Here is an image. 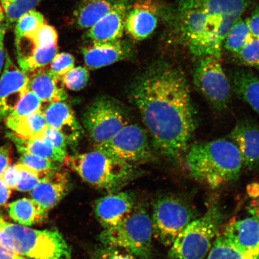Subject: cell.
Wrapping results in <instances>:
<instances>
[{
    "label": "cell",
    "mask_w": 259,
    "mask_h": 259,
    "mask_svg": "<svg viewBox=\"0 0 259 259\" xmlns=\"http://www.w3.org/2000/svg\"><path fill=\"white\" fill-rule=\"evenodd\" d=\"M131 97L155 150L172 163L182 160L198 125L183 71L167 63L154 64L133 85Z\"/></svg>",
    "instance_id": "1"
},
{
    "label": "cell",
    "mask_w": 259,
    "mask_h": 259,
    "mask_svg": "<svg viewBox=\"0 0 259 259\" xmlns=\"http://www.w3.org/2000/svg\"><path fill=\"white\" fill-rule=\"evenodd\" d=\"M183 160L190 177L211 188L238 179L243 169L237 147L225 139L191 145Z\"/></svg>",
    "instance_id": "2"
},
{
    "label": "cell",
    "mask_w": 259,
    "mask_h": 259,
    "mask_svg": "<svg viewBox=\"0 0 259 259\" xmlns=\"http://www.w3.org/2000/svg\"><path fill=\"white\" fill-rule=\"evenodd\" d=\"M0 242L15 254L31 259H71L72 251L62 235L36 230L0 218Z\"/></svg>",
    "instance_id": "3"
},
{
    "label": "cell",
    "mask_w": 259,
    "mask_h": 259,
    "mask_svg": "<svg viewBox=\"0 0 259 259\" xmlns=\"http://www.w3.org/2000/svg\"><path fill=\"white\" fill-rule=\"evenodd\" d=\"M64 163L85 182L109 193L119 192L136 176L134 165L95 150L67 156Z\"/></svg>",
    "instance_id": "4"
},
{
    "label": "cell",
    "mask_w": 259,
    "mask_h": 259,
    "mask_svg": "<svg viewBox=\"0 0 259 259\" xmlns=\"http://www.w3.org/2000/svg\"><path fill=\"white\" fill-rule=\"evenodd\" d=\"M223 220L221 208L212 204L178 235L170 246L167 259H206Z\"/></svg>",
    "instance_id": "5"
},
{
    "label": "cell",
    "mask_w": 259,
    "mask_h": 259,
    "mask_svg": "<svg viewBox=\"0 0 259 259\" xmlns=\"http://www.w3.org/2000/svg\"><path fill=\"white\" fill-rule=\"evenodd\" d=\"M153 226L143 206H136L124 221L113 228L104 229L99 236L103 245L122 249L140 259L153 254Z\"/></svg>",
    "instance_id": "6"
},
{
    "label": "cell",
    "mask_w": 259,
    "mask_h": 259,
    "mask_svg": "<svg viewBox=\"0 0 259 259\" xmlns=\"http://www.w3.org/2000/svg\"><path fill=\"white\" fill-rule=\"evenodd\" d=\"M208 15L202 0H181L178 22L181 37L197 57L213 56L220 60L222 44L208 30Z\"/></svg>",
    "instance_id": "7"
},
{
    "label": "cell",
    "mask_w": 259,
    "mask_h": 259,
    "mask_svg": "<svg viewBox=\"0 0 259 259\" xmlns=\"http://www.w3.org/2000/svg\"><path fill=\"white\" fill-rule=\"evenodd\" d=\"M196 219L195 212L180 197L166 196L154 203L151 221L153 235L161 244L170 247L178 235Z\"/></svg>",
    "instance_id": "8"
},
{
    "label": "cell",
    "mask_w": 259,
    "mask_h": 259,
    "mask_svg": "<svg viewBox=\"0 0 259 259\" xmlns=\"http://www.w3.org/2000/svg\"><path fill=\"white\" fill-rule=\"evenodd\" d=\"M83 127L95 145L109 140L129 124L124 109L111 97H100L83 112Z\"/></svg>",
    "instance_id": "9"
},
{
    "label": "cell",
    "mask_w": 259,
    "mask_h": 259,
    "mask_svg": "<svg viewBox=\"0 0 259 259\" xmlns=\"http://www.w3.org/2000/svg\"><path fill=\"white\" fill-rule=\"evenodd\" d=\"M200 58L194 68V85L213 108L225 111L231 100V82L219 58L209 56Z\"/></svg>",
    "instance_id": "10"
},
{
    "label": "cell",
    "mask_w": 259,
    "mask_h": 259,
    "mask_svg": "<svg viewBox=\"0 0 259 259\" xmlns=\"http://www.w3.org/2000/svg\"><path fill=\"white\" fill-rule=\"evenodd\" d=\"M95 150L131 164L142 163L154 158L147 132L137 124H127Z\"/></svg>",
    "instance_id": "11"
},
{
    "label": "cell",
    "mask_w": 259,
    "mask_h": 259,
    "mask_svg": "<svg viewBox=\"0 0 259 259\" xmlns=\"http://www.w3.org/2000/svg\"><path fill=\"white\" fill-rule=\"evenodd\" d=\"M28 85L27 74L16 66L6 53L5 69L0 78V121L14 111L27 92Z\"/></svg>",
    "instance_id": "12"
},
{
    "label": "cell",
    "mask_w": 259,
    "mask_h": 259,
    "mask_svg": "<svg viewBox=\"0 0 259 259\" xmlns=\"http://www.w3.org/2000/svg\"><path fill=\"white\" fill-rule=\"evenodd\" d=\"M135 206V199L132 193L118 192L97 199L95 212L100 225L104 229H108L124 221Z\"/></svg>",
    "instance_id": "13"
},
{
    "label": "cell",
    "mask_w": 259,
    "mask_h": 259,
    "mask_svg": "<svg viewBox=\"0 0 259 259\" xmlns=\"http://www.w3.org/2000/svg\"><path fill=\"white\" fill-rule=\"evenodd\" d=\"M228 137L240 153L243 167L248 170L259 168V126L250 119H241Z\"/></svg>",
    "instance_id": "14"
},
{
    "label": "cell",
    "mask_w": 259,
    "mask_h": 259,
    "mask_svg": "<svg viewBox=\"0 0 259 259\" xmlns=\"http://www.w3.org/2000/svg\"><path fill=\"white\" fill-rule=\"evenodd\" d=\"M158 8L153 0H138L130 6L125 30L137 40L145 39L153 33L158 23Z\"/></svg>",
    "instance_id": "15"
},
{
    "label": "cell",
    "mask_w": 259,
    "mask_h": 259,
    "mask_svg": "<svg viewBox=\"0 0 259 259\" xmlns=\"http://www.w3.org/2000/svg\"><path fill=\"white\" fill-rule=\"evenodd\" d=\"M130 0H121L111 11L91 27L87 36L93 44L110 43L121 40L125 30Z\"/></svg>",
    "instance_id": "16"
},
{
    "label": "cell",
    "mask_w": 259,
    "mask_h": 259,
    "mask_svg": "<svg viewBox=\"0 0 259 259\" xmlns=\"http://www.w3.org/2000/svg\"><path fill=\"white\" fill-rule=\"evenodd\" d=\"M221 235L238 250L259 255V220L255 217L230 223Z\"/></svg>",
    "instance_id": "17"
},
{
    "label": "cell",
    "mask_w": 259,
    "mask_h": 259,
    "mask_svg": "<svg viewBox=\"0 0 259 259\" xmlns=\"http://www.w3.org/2000/svg\"><path fill=\"white\" fill-rule=\"evenodd\" d=\"M69 189V178L66 174L57 170L43 178L31 191V199L48 211L61 201Z\"/></svg>",
    "instance_id": "18"
},
{
    "label": "cell",
    "mask_w": 259,
    "mask_h": 259,
    "mask_svg": "<svg viewBox=\"0 0 259 259\" xmlns=\"http://www.w3.org/2000/svg\"><path fill=\"white\" fill-rule=\"evenodd\" d=\"M85 65L90 69L109 66L131 56V49L121 40L110 43L93 44L82 50Z\"/></svg>",
    "instance_id": "19"
},
{
    "label": "cell",
    "mask_w": 259,
    "mask_h": 259,
    "mask_svg": "<svg viewBox=\"0 0 259 259\" xmlns=\"http://www.w3.org/2000/svg\"><path fill=\"white\" fill-rule=\"evenodd\" d=\"M49 127L60 131L66 138L67 143L78 140L82 128L72 108L63 101L50 103L42 111Z\"/></svg>",
    "instance_id": "20"
},
{
    "label": "cell",
    "mask_w": 259,
    "mask_h": 259,
    "mask_svg": "<svg viewBox=\"0 0 259 259\" xmlns=\"http://www.w3.org/2000/svg\"><path fill=\"white\" fill-rule=\"evenodd\" d=\"M27 74L28 90L34 93L42 103L61 102L67 99L66 92L60 85L61 80L55 76L50 69L43 68Z\"/></svg>",
    "instance_id": "21"
},
{
    "label": "cell",
    "mask_w": 259,
    "mask_h": 259,
    "mask_svg": "<svg viewBox=\"0 0 259 259\" xmlns=\"http://www.w3.org/2000/svg\"><path fill=\"white\" fill-rule=\"evenodd\" d=\"M202 3L208 14L222 18L220 38L223 44L226 35L247 8V0H202Z\"/></svg>",
    "instance_id": "22"
},
{
    "label": "cell",
    "mask_w": 259,
    "mask_h": 259,
    "mask_svg": "<svg viewBox=\"0 0 259 259\" xmlns=\"http://www.w3.org/2000/svg\"><path fill=\"white\" fill-rule=\"evenodd\" d=\"M232 92L259 115V77L250 71L237 69L230 75Z\"/></svg>",
    "instance_id": "23"
},
{
    "label": "cell",
    "mask_w": 259,
    "mask_h": 259,
    "mask_svg": "<svg viewBox=\"0 0 259 259\" xmlns=\"http://www.w3.org/2000/svg\"><path fill=\"white\" fill-rule=\"evenodd\" d=\"M8 137L14 142L20 153L35 155L58 163H63L67 156V153L57 150L43 137L27 140L16 137L13 133L8 134Z\"/></svg>",
    "instance_id": "24"
},
{
    "label": "cell",
    "mask_w": 259,
    "mask_h": 259,
    "mask_svg": "<svg viewBox=\"0 0 259 259\" xmlns=\"http://www.w3.org/2000/svg\"><path fill=\"white\" fill-rule=\"evenodd\" d=\"M5 121L16 137L27 140L43 137L45 130L48 127L41 110L24 117H8Z\"/></svg>",
    "instance_id": "25"
},
{
    "label": "cell",
    "mask_w": 259,
    "mask_h": 259,
    "mask_svg": "<svg viewBox=\"0 0 259 259\" xmlns=\"http://www.w3.org/2000/svg\"><path fill=\"white\" fill-rule=\"evenodd\" d=\"M8 211L12 219L22 226L37 224L48 215L47 210L32 199L27 198L18 199L10 204Z\"/></svg>",
    "instance_id": "26"
},
{
    "label": "cell",
    "mask_w": 259,
    "mask_h": 259,
    "mask_svg": "<svg viewBox=\"0 0 259 259\" xmlns=\"http://www.w3.org/2000/svg\"><path fill=\"white\" fill-rule=\"evenodd\" d=\"M121 0H87L75 15L76 23L81 28L90 29L115 7Z\"/></svg>",
    "instance_id": "27"
},
{
    "label": "cell",
    "mask_w": 259,
    "mask_h": 259,
    "mask_svg": "<svg viewBox=\"0 0 259 259\" xmlns=\"http://www.w3.org/2000/svg\"><path fill=\"white\" fill-rule=\"evenodd\" d=\"M58 47L34 49L28 56L18 59L20 69L25 73L43 69L50 64L57 54Z\"/></svg>",
    "instance_id": "28"
},
{
    "label": "cell",
    "mask_w": 259,
    "mask_h": 259,
    "mask_svg": "<svg viewBox=\"0 0 259 259\" xmlns=\"http://www.w3.org/2000/svg\"><path fill=\"white\" fill-rule=\"evenodd\" d=\"M206 259H259V255L248 254L239 250L222 235H218Z\"/></svg>",
    "instance_id": "29"
},
{
    "label": "cell",
    "mask_w": 259,
    "mask_h": 259,
    "mask_svg": "<svg viewBox=\"0 0 259 259\" xmlns=\"http://www.w3.org/2000/svg\"><path fill=\"white\" fill-rule=\"evenodd\" d=\"M43 0H0L7 27L15 23L25 13L34 10Z\"/></svg>",
    "instance_id": "30"
},
{
    "label": "cell",
    "mask_w": 259,
    "mask_h": 259,
    "mask_svg": "<svg viewBox=\"0 0 259 259\" xmlns=\"http://www.w3.org/2000/svg\"><path fill=\"white\" fill-rule=\"evenodd\" d=\"M46 23L44 15L35 9L25 13L16 22L15 41L22 37L34 33Z\"/></svg>",
    "instance_id": "31"
},
{
    "label": "cell",
    "mask_w": 259,
    "mask_h": 259,
    "mask_svg": "<svg viewBox=\"0 0 259 259\" xmlns=\"http://www.w3.org/2000/svg\"><path fill=\"white\" fill-rule=\"evenodd\" d=\"M251 32L248 20H239L229 32L225 38V47L231 53L238 54L244 46Z\"/></svg>",
    "instance_id": "32"
},
{
    "label": "cell",
    "mask_w": 259,
    "mask_h": 259,
    "mask_svg": "<svg viewBox=\"0 0 259 259\" xmlns=\"http://www.w3.org/2000/svg\"><path fill=\"white\" fill-rule=\"evenodd\" d=\"M18 163L24 165L30 169L36 171L42 176L58 170V163L27 153H21Z\"/></svg>",
    "instance_id": "33"
},
{
    "label": "cell",
    "mask_w": 259,
    "mask_h": 259,
    "mask_svg": "<svg viewBox=\"0 0 259 259\" xmlns=\"http://www.w3.org/2000/svg\"><path fill=\"white\" fill-rule=\"evenodd\" d=\"M42 102L34 93L28 90L8 117L19 118L30 115L41 110ZM7 117V118H8Z\"/></svg>",
    "instance_id": "34"
},
{
    "label": "cell",
    "mask_w": 259,
    "mask_h": 259,
    "mask_svg": "<svg viewBox=\"0 0 259 259\" xmlns=\"http://www.w3.org/2000/svg\"><path fill=\"white\" fill-rule=\"evenodd\" d=\"M236 54L241 64L259 69V38L251 34L244 46Z\"/></svg>",
    "instance_id": "35"
},
{
    "label": "cell",
    "mask_w": 259,
    "mask_h": 259,
    "mask_svg": "<svg viewBox=\"0 0 259 259\" xmlns=\"http://www.w3.org/2000/svg\"><path fill=\"white\" fill-rule=\"evenodd\" d=\"M90 78L89 70L85 67H73L62 77L61 81L66 88L78 92L87 85Z\"/></svg>",
    "instance_id": "36"
},
{
    "label": "cell",
    "mask_w": 259,
    "mask_h": 259,
    "mask_svg": "<svg viewBox=\"0 0 259 259\" xmlns=\"http://www.w3.org/2000/svg\"><path fill=\"white\" fill-rule=\"evenodd\" d=\"M19 170V181L15 189L21 192H31L36 187L45 177L24 165L16 164Z\"/></svg>",
    "instance_id": "37"
},
{
    "label": "cell",
    "mask_w": 259,
    "mask_h": 259,
    "mask_svg": "<svg viewBox=\"0 0 259 259\" xmlns=\"http://www.w3.org/2000/svg\"><path fill=\"white\" fill-rule=\"evenodd\" d=\"M74 67V58L69 53L57 54L50 64V72L61 80L62 77Z\"/></svg>",
    "instance_id": "38"
},
{
    "label": "cell",
    "mask_w": 259,
    "mask_h": 259,
    "mask_svg": "<svg viewBox=\"0 0 259 259\" xmlns=\"http://www.w3.org/2000/svg\"><path fill=\"white\" fill-rule=\"evenodd\" d=\"M94 259H135L134 255L122 249L109 247H103L97 249Z\"/></svg>",
    "instance_id": "39"
},
{
    "label": "cell",
    "mask_w": 259,
    "mask_h": 259,
    "mask_svg": "<svg viewBox=\"0 0 259 259\" xmlns=\"http://www.w3.org/2000/svg\"><path fill=\"white\" fill-rule=\"evenodd\" d=\"M43 137L48 139L57 150L67 153L68 143L66 138L60 131L48 126L45 130Z\"/></svg>",
    "instance_id": "40"
},
{
    "label": "cell",
    "mask_w": 259,
    "mask_h": 259,
    "mask_svg": "<svg viewBox=\"0 0 259 259\" xmlns=\"http://www.w3.org/2000/svg\"><path fill=\"white\" fill-rule=\"evenodd\" d=\"M2 178L10 189H15L17 185L19 173L17 165H10L5 170Z\"/></svg>",
    "instance_id": "41"
},
{
    "label": "cell",
    "mask_w": 259,
    "mask_h": 259,
    "mask_svg": "<svg viewBox=\"0 0 259 259\" xmlns=\"http://www.w3.org/2000/svg\"><path fill=\"white\" fill-rule=\"evenodd\" d=\"M12 150L9 145L0 147V177L12 163Z\"/></svg>",
    "instance_id": "42"
},
{
    "label": "cell",
    "mask_w": 259,
    "mask_h": 259,
    "mask_svg": "<svg viewBox=\"0 0 259 259\" xmlns=\"http://www.w3.org/2000/svg\"><path fill=\"white\" fill-rule=\"evenodd\" d=\"M251 34L259 38V8L255 10L251 17L247 19Z\"/></svg>",
    "instance_id": "43"
},
{
    "label": "cell",
    "mask_w": 259,
    "mask_h": 259,
    "mask_svg": "<svg viewBox=\"0 0 259 259\" xmlns=\"http://www.w3.org/2000/svg\"><path fill=\"white\" fill-rule=\"evenodd\" d=\"M11 193V189L6 185L3 178L0 177V208L8 201Z\"/></svg>",
    "instance_id": "44"
},
{
    "label": "cell",
    "mask_w": 259,
    "mask_h": 259,
    "mask_svg": "<svg viewBox=\"0 0 259 259\" xmlns=\"http://www.w3.org/2000/svg\"><path fill=\"white\" fill-rule=\"evenodd\" d=\"M7 28V26L5 25L0 30V72H2L5 63L6 56L4 49V39Z\"/></svg>",
    "instance_id": "45"
},
{
    "label": "cell",
    "mask_w": 259,
    "mask_h": 259,
    "mask_svg": "<svg viewBox=\"0 0 259 259\" xmlns=\"http://www.w3.org/2000/svg\"><path fill=\"white\" fill-rule=\"evenodd\" d=\"M0 259H27L8 250L0 242Z\"/></svg>",
    "instance_id": "46"
},
{
    "label": "cell",
    "mask_w": 259,
    "mask_h": 259,
    "mask_svg": "<svg viewBox=\"0 0 259 259\" xmlns=\"http://www.w3.org/2000/svg\"><path fill=\"white\" fill-rule=\"evenodd\" d=\"M249 212L252 216L259 220V194L254 199L251 200L249 206Z\"/></svg>",
    "instance_id": "47"
},
{
    "label": "cell",
    "mask_w": 259,
    "mask_h": 259,
    "mask_svg": "<svg viewBox=\"0 0 259 259\" xmlns=\"http://www.w3.org/2000/svg\"><path fill=\"white\" fill-rule=\"evenodd\" d=\"M5 25L6 24L5 12L4 10H3L1 3H0V30H1L3 26Z\"/></svg>",
    "instance_id": "48"
}]
</instances>
